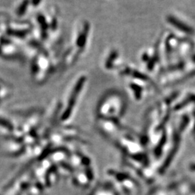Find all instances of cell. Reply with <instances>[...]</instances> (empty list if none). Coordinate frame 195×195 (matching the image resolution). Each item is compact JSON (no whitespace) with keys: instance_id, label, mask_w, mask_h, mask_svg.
Segmentation results:
<instances>
[{"instance_id":"1","label":"cell","mask_w":195,"mask_h":195,"mask_svg":"<svg viewBox=\"0 0 195 195\" xmlns=\"http://www.w3.org/2000/svg\"><path fill=\"white\" fill-rule=\"evenodd\" d=\"M85 81H86V77H82L80 78V79L78 80L77 82L74 89H73L72 92L71 94V96L70 98V100H69L67 108H66L65 113H64V114L62 115V119H63V120H66V119L70 118V114H71L72 111L73 109V107L75 106V103H76L77 98L78 95H79L81 90H82L83 85H84Z\"/></svg>"},{"instance_id":"3","label":"cell","mask_w":195,"mask_h":195,"mask_svg":"<svg viewBox=\"0 0 195 195\" xmlns=\"http://www.w3.org/2000/svg\"><path fill=\"white\" fill-rule=\"evenodd\" d=\"M38 21L41 24V29H42V36L43 38H44V33H45L46 35H47L46 34V31H47L48 29V25L46 23L45 18L42 15H39L38 16Z\"/></svg>"},{"instance_id":"2","label":"cell","mask_w":195,"mask_h":195,"mask_svg":"<svg viewBox=\"0 0 195 195\" xmlns=\"http://www.w3.org/2000/svg\"><path fill=\"white\" fill-rule=\"evenodd\" d=\"M88 30H89V25L88 23H85L83 28L82 32L80 34L79 37H78L77 40V45L78 47L83 48L84 46L86 44V40H87V34H88Z\"/></svg>"},{"instance_id":"6","label":"cell","mask_w":195,"mask_h":195,"mask_svg":"<svg viewBox=\"0 0 195 195\" xmlns=\"http://www.w3.org/2000/svg\"><path fill=\"white\" fill-rule=\"evenodd\" d=\"M8 34L12 35V36H17V37H25V35L28 33V31H20V30H8Z\"/></svg>"},{"instance_id":"4","label":"cell","mask_w":195,"mask_h":195,"mask_svg":"<svg viewBox=\"0 0 195 195\" xmlns=\"http://www.w3.org/2000/svg\"><path fill=\"white\" fill-rule=\"evenodd\" d=\"M30 3V0H24L21 4L19 7L18 9H17V15H23L26 11L27 7H28V4Z\"/></svg>"},{"instance_id":"7","label":"cell","mask_w":195,"mask_h":195,"mask_svg":"<svg viewBox=\"0 0 195 195\" xmlns=\"http://www.w3.org/2000/svg\"><path fill=\"white\" fill-rule=\"evenodd\" d=\"M57 21L56 19H54L52 21V28L53 30H54L56 29V28H57Z\"/></svg>"},{"instance_id":"5","label":"cell","mask_w":195,"mask_h":195,"mask_svg":"<svg viewBox=\"0 0 195 195\" xmlns=\"http://www.w3.org/2000/svg\"><path fill=\"white\" fill-rule=\"evenodd\" d=\"M116 57H117V52H113L111 54V55L109 56L108 59L107 60L106 62H105V67L106 68H111L112 67L113 62H114L115 60H116Z\"/></svg>"},{"instance_id":"8","label":"cell","mask_w":195,"mask_h":195,"mask_svg":"<svg viewBox=\"0 0 195 195\" xmlns=\"http://www.w3.org/2000/svg\"><path fill=\"white\" fill-rule=\"evenodd\" d=\"M41 1V0H32L31 3L33 6H37L40 4Z\"/></svg>"}]
</instances>
